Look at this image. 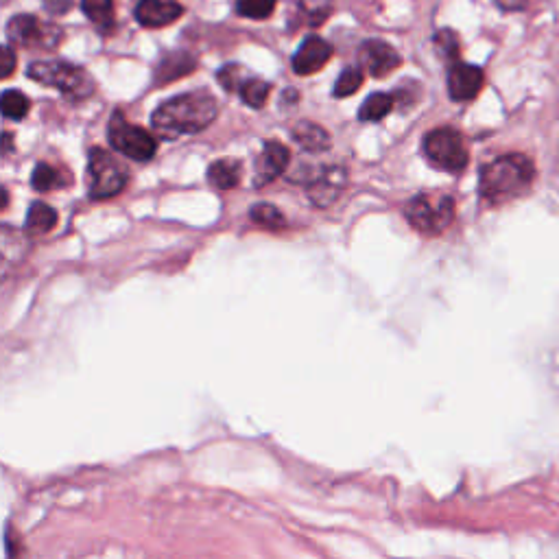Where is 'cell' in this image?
I'll return each mask as SVG.
<instances>
[{
    "label": "cell",
    "mask_w": 559,
    "mask_h": 559,
    "mask_svg": "<svg viewBox=\"0 0 559 559\" xmlns=\"http://www.w3.org/2000/svg\"><path fill=\"white\" fill-rule=\"evenodd\" d=\"M7 38L11 44L25 46V49H33V46L53 49V46H57L59 38H62V31L51 25H44V22L35 16L20 14L7 22Z\"/></svg>",
    "instance_id": "ba28073f"
},
{
    "label": "cell",
    "mask_w": 559,
    "mask_h": 559,
    "mask_svg": "<svg viewBox=\"0 0 559 559\" xmlns=\"http://www.w3.org/2000/svg\"><path fill=\"white\" fill-rule=\"evenodd\" d=\"M363 79H365V75L361 68H354V66L346 68L335 83V97L337 99L352 97V94L359 92V88L363 86Z\"/></svg>",
    "instance_id": "484cf974"
},
{
    "label": "cell",
    "mask_w": 559,
    "mask_h": 559,
    "mask_svg": "<svg viewBox=\"0 0 559 559\" xmlns=\"http://www.w3.org/2000/svg\"><path fill=\"white\" fill-rule=\"evenodd\" d=\"M129 182L127 166L112 153L94 147L88 156V190L92 199H110L123 193Z\"/></svg>",
    "instance_id": "5b68a950"
},
{
    "label": "cell",
    "mask_w": 559,
    "mask_h": 559,
    "mask_svg": "<svg viewBox=\"0 0 559 559\" xmlns=\"http://www.w3.org/2000/svg\"><path fill=\"white\" fill-rule=\"evenodd\" d=\"M29 99L18 90H5L3 94V114L9 121H22L29 114Z\"/></svg>",
    "instance_id": "d4e9b609"
},
{
    "label": "cell",
    "mask_w": 559,
    "mask_h": 559,
    "mask_svg": "<svg viewBox=\"0 0 559 559\" xmlns=\"http://www.w3.org/2000/svg\"><path fill=\"white\" fill-rule=\"evenodd\" d=\"M29 79L42 83V86L55 88L64 97L81 101L88 99L94 92L92 77L81 66H75L64 59H44V62H33L27 68Z\"/></svg>",
    "instance_id": "3957f363"
},
{
    "label": "cell",
    "mask_w": 559,
    "mask_h": 559,
    "mask_svg": "<svg viewBox=\"0 0 559 559\" xmlns=\"http://www.w3.org/2000/svg\"><path fill=\"white\" fill-rule=\"evenodd\" d=\"M219 83L223 86V90H228V92H239L241 86L245 83L247 79V73L241 68V66H236V64H230V66H223L219 70V75H217Z\"/></svg>",
    "instance_id": "83f0119b"
},
{
    "label": "cell",
    "mask_w": 559,
    "mask_h": 559,
    "mask_svg": "<svg viewBox=\"0 0 559 559\" xmlns=\"http://www.w3.org/2000/svg\"><path fill=\"white\" fill-rule=\"evenodd\" d=\"M249 217H252V221L265 230L278 232V230L287 228V219H284V214L271 204H256L252 208V212H249Z\"/></svg>",
    "instance_id": "603a6c76"
},
{
    "label": "cell",
    "mask_w": 559,
    "mask_h": 559,
    "mask_svg": "<svg viewBox=\"0 0 559 559\" xmlns=\"http://www.w3.org/2000/svg\"><path fill=\"white\" fill-rule=\"evenodd\" d=\"M404 217L415 232L442 234L455 221V199L446 193H420L404 206Z\"/></svg>",
    "instance_id": "277c9868"
},
{
    "label": "cell",
    "mask_w": 559,
    "mask_h": 559,
    "mask_svg": "<svg viewBox=\"0 0 559 559\" xmlns=\"http://www.w3.org/2000/svg\"><path fill=\"white\" fill-rule=\"evenodd\" d=\"M289 164H291L289 147H284L282 142H276V140H267L263 153H260L256 160L254 184L258 188L271 184L273 180H278L280 175H284V171L289 169Z\"/></svg>",
    "instance_id": "8fae6325"
},
{
    "label": "cell",
    "mask_w": 559,
    "mask_h": 559,
    "mask_svg": "<svg viewBox=\"0 0 559 559\" xmlns=\"http://www.w3.org/2000/svg\"><path fill=\"white\" fill-rule=\"evenodd\" d=\"M359 59H361L363 68L367 70V75H372L376 79H383V77L391 75L402 64V57L398 55V51L383 40L363 42L361 51H359Z\"/></svg>",
    "instance_id": "9c48e42d"
},
{
    "label": "cell",
    "mask_w": 559,
    "mask_h": 559,
    "mask_svg": "<svg viewBox=\"0 0 559 559\" xmlns=\"http://www.w3.org/2000/svg\"><path fill=\"white\" fill-rule=\"evenodd\" d=\"M485 75L479 66L457 62L448 73V92L453 101H472L481 92Z\"/></svg>",
    "instance_id": "4fadbf2b"
},
{
    "label": "cell",
    "mask_w": 559,
    "mask_h": 559,
    "mask_svg": "<svg viewBox=\"0 0 559 559\" xmlns=\"http://www.w3.org/2000/svg\"><path fill=\"white\" fill-rule=\"evenodd\" d=\"M394 105H396V99L391 97V94H385V92H374L372 97H367L361 105V110H359V121L363 123H378V121H383V118L394 110Z\"/></svg>",
    "instance_id": "ffe728a7"
},
{
    "label": "cell",
    "mask_w": 559,
    "mask_h": 559,
    "mask_svg": "<svg viewBox=\"0 0 559 559\" xmlns=\"http://www.w3.org/2000/svg\"><path fill=\"white\" fill-rule=\"evenodd\" d=\"M107 134H110L112 147L132 160L149 162L158 151V142L153 138V134H149L147 129L129 123L121 112H116L112 116Z\"/></svg>",
    "instance_id": "52a82bcc"
},
{
    "label": "cell",
    "mask_w": 559,
    "mask_h": 559,
    "mask_svg": "<svg viewBox=\"0 0 559 559\" xmlns=\"http://www.w3.org/2000/svg\"><path fill=\"white\" fill-rule=\"evenodd\" d=\"M31 186L38 190V193H49V190L68 186V177L64 173H59L55 166L42 162L35 166V171L31 175Z\"/></svg>",
    "instance_id": "7402d4cb"
},
{
    "label": "cell",
    "mask_w": 559,
    "mask_h": 559,
    "mask_svg": "<svg viewBox=\"0 0 559 559\" xmlns=\"http://www.w3.org/2000/svg\"><path fill=\"white\" fill-rule=\"evenodd\" d=\"M276 9V0H236V11L249 20H265Z\"/></svg>",
    "instance_id": "4316f807"
},
{
    "label": "cell",
    "mask_w": 559,
    "mask_h": 559,
    "mask_svg": "<svg viewBox=\"0 0 559 559\" xmlns=\"http://www.w3.org/2000/svg\"><path fill=\"white\" fill-rule=\"evenodd\" d=\"M81 11L101 31L114 27V0H81Z\"/></svg>",
    "instance_id": "44dd1931"
},
{
    "label": "cell",
    "mask_w": 559,
    "mask_h": 559,
    "mask_svg": "<svg viewBox=\"0 0 559 559\" xmlns=\"http://www.w3.org/2000/svg\"><path fill=\"white\" fill-rule=\"evenodd\" d=\"M330 57L332 46L324 38H319V35H308L293 55V73L302 77L313 75L328 64Z\"/></svg>",
    "instance_id": "7c38bea8"
},
{
    "label": "cell",
    "mask_w": 559,
    "mask_h": 559,
    "mask_svg": "<svg viewBox=\"0 0 559 559\" xmlns=\"http://www.w3.org/2000/svg\"><path fill=\"white\" fill-rule=\"evenodd\" d=\"M14 68H16V55H14V49H11L9 44L3 46V77H11V73H14Z\"/></svg>",
    "instance_id": "f546056e"
},
{
    "label": "cell",
    "mask_w": 559,
    "mask_h": 559,
    "mask_svg": "<svg viewBox=\"0 0 559 559\" xmlns=\"http://www.w3.org/2000/svg\"><path fill=\"white\" fill-rule=\"evenodd\" d=\"M293 14L297 29L321 27L332 14V0H297Z\"/></svg>",
    "instance_id": "9a60e30c"
},
{
    "label": "cell",
    "mask_w": 559,
    "mask_h": 559,
    "mask_svg": "<svg viewBox=\"0 0 559 559\" xmlns=\"http://www.w3.org/2000/svg\"><path fill=\"white\" fill-rule=\"evenodd\" d=\"M531 0H494V5L503 11H522L529 7Z\"/></svg>",
    "instance_id": "4dcf8cb0"
},
{
    "label": "cell",
    "mask_w": 559,
    "mask_h": 559,
    "mask_svg": "<svg viewBox=\"0 0 559 559\" xmlns=\"http://www.w3.org/2000/svg\"><path fill=\"white\" fill-rule=\"evenodd\" d=\"M55 225H57L55 208L44 204V201H35L27 214V223H25L27 232L31 236H44V234H49Z\"/></svg>",
    "instance_id": "d6986e66"
},
{
    "label": "cell",
    "mask_w": 559,
    "mask_h": 559,
    "mask_svg": "<svg viewBox=\"0 0 559 559\" xmlns=\"http://www.w3.org/2000/svg\"><path fill=\"white\" fill-rule=\"evenodd\" d=\"M195 66H197L195 59L190 57L188 53H182V51L169 53L162 59L158 70H156V81L158 83H171L175 79H182V77L193 73Z\"/></svg>",
    "instance_id": "e0dca14e"
},
{
    "label": "cell",
    "mask_w": 559,
    "mask_h": 559,
    "mask_svg": "<svg viewBox=\"0 0 559 559\" xmlns=\"http://www.w3.org/2000/svg\"><path fill=\"white\" fill-rule=\"evenodd\" d=\"M269 92H271L269 83L263 81V79H256V77H247L245 83L241 86V90H239L243 103H247L249 107H254V110H260V107L267 103Z\"/></svg>",
    "instance_id": "cb8c5ba5"
},
{
    "label": "cell",
    "mask_w": 559,
    "mask_h": 559,
    "mask_svg": "<svg viewBox=\"0 0 559 559\" xmlns=\"http://www.w3.org/2000/svg\"><path fill=\"white\" fill-rule=\"evenodd\" d=\"M293 138L297 145H300L304 151H311V153H321V151H328L330 149V136L328 132L321 125L311 123V121H302L293 127Z\"/></svg>",
    "instance_id": "2e32d148"
},
{
    "label": "cell",
    "mask_w": 559,
    "mask_h": 559,
    "mask_svg": "<svg viewBox=\"0 0 559 559\" xmlns=\"http://www.w3.org/2000/svg\"><path fill=\"white\" fill-rule=\"evenodd\" d=\"M184 14V7L175 0H140L136 5V20L147 29H162L173 25Z\"/></svg>",
    "instance_id": "5bb4252c"
},
{
    "label": "cell",
    "mask_w": 559,
    "mask_h": 559,
    "mask_svg": "<svg viewBox=\"0 0 559 559\" xmlns=\"http://www.w3.org/2000/svg\"><path fill=\"white\" fill-rule=\"evenodd\" d=\"M348 173L341 166H326V169H315L313 175L308 177V195L317 206H330L332 201H337L341 190L346 188Z\"/></svg>",
    "instance_id": "30bf717a"
},
{
    "label": "cell",
    "mask_w": 559,
    "mask_h": 559,
    "mask_svg": "<svg viewBox=\"0 0 559 559\" xmlns=\"http://www.w3.org/2000/svg\"><path fill=\"white\" fill-rule=\"evenodd\" d=\"M219 114L217 99L206 90L186 92L164 101L151 116V127L162 140L195 136L208 129Z\"/></svg>",
    "instance_id": "6da1fadb"
},
{
    "label": "cell",
    "mask_w": 559,
    "mask_h": 559,
    "mask_svg": "<svg viewBox=\"0 0 559 559\" xmlns=\"http://www.w3.org/2000/svg\"><path fill=\"white\" fill-rule=\"evenodd\" d=\"M435 49L439 51V55L446 59H457L459 57V38L455 31L450 29H442L435 33Z\"/></svg>",
    "instance_id": "f1b7e54d"
},
{
    "label": "cell",
    "mask_w": 559,
    "mask_h": 559,
    "mask_svg": "<svg viewBox=\"0 0 559 559\" xmlns=\"http://www.w3.org/2000/svg\"><path fill=\"white\" fill-rule=\"evenodd\" d=\"M535 180V166L527 156L511 153L487 162L481 169V197L487 204L498 206L525 195Z\"/></svg>",
    "instance_id": "7a4b0ae2"
},
{
    "label": "cell",
    "mask_w": 559,
    "mask_h": 559,
    "mask_svg": "<svg viewBox=\"0 0 559 559\" xmlns=\"http://www.w3.org/2000/svg\"><path fill=\"white\" fill-rule=\"evenodd\" d=\"M3 142H5L3 156H7V153H9V149H11V134H9V132H5V136H3Z\"/></svg>",
    "instance_id": "1f68e13d"
},
{
    "label": "cell",
    "mask_w": 559,
    "mask_h": 559,
    "mask_svg": "<svg viewBox=\"0 0 559 559\" xmlns=\"http://www.w3.org/2000/svg\"><path fill=\"white\" fill-rule=\"evenodd\" d=\"M7 201H9V195H7V188H3V210L7 208Z\"/></svg>",
    "instance_id": "d6a6232c"
},
{
    "label": "cell",
    "mask_w": 559,
    "mask_h": 559,
    "mask_svg": "<svg viewBox=\"0 0 559 559\" xmlns=\"http://www.w3.org/2000/svg\"><path fill=\"white\" fill-rule=\"evenodd\" d=\"M241 175H243L241 162L225 158V160H217L210 164L208 182L219 190H232L241 184Z\"/></svg>",
    "instance_id": "ac0fdd59"
},
{
    "label": "cell",
    "mask_w": 559,
    "mask_h": 559,
    "mask_svg": "<svg viewBox=\"0 0 559 559\" xmlns=\"http://www.w3.org/2000/svg\"><path fill=\"white\" fill-rule=\"evenodd\" d=\"M426 160L448 173H461L468 166V147L463 136L450 127H439L428 132L422 142Z\"/></svg>",
    "instance_id": "8992f818"
}]
</instances>
